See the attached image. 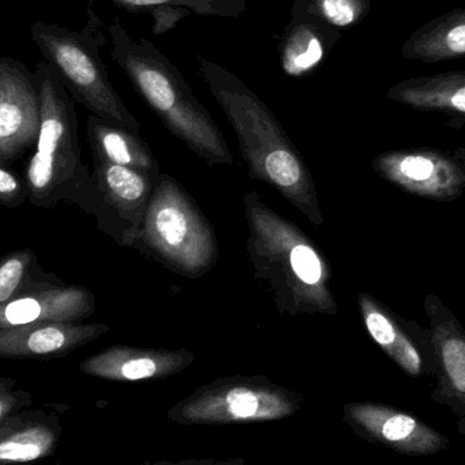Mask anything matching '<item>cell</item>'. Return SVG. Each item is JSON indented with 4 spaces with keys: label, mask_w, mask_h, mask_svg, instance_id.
Instances as JSON below:
<instances>
[{
    "label": "cell",
    "mask_w": 465,
    "mask_h": 465,
    "mask_svg": "<svg viewBox=\"0 0 465 465\" xmlns=\"http://www.w3.org/2000/svg\"><path fill=\"white\" fill-rule=\"evenodd\" d=\"M196 60L199 74L237 135L249 176L278 191L320 228L324 220L313 176L273 112L228 68L206 57Z\"/></svg>",
    "instance_id": "cell-1"
},
{
    "label": "cell",
    "mask_w": 465,
    "mask_h": 465,
    "mask_svg": "<svg viewBox=\"0 0 465 465\" xmlns=\"http://www.w3.org/2000/svg\"><path fill=\"white\" fill-rule=\"evenodd\" d=\"M248 238L246 253L254 278L268 284L279 313L338 314L330 262L302 229L262 203L256 191L242 199Z\"/></svg>",
    "instance_id": "cell-2"
},
{
    "label": "cell",
    "mask_w": 465,
    "mask_h": 465,
    "mask_svg": "<svg viewBox=\"0 0 465 465\" xmlns=\"http://www.w3.org/2000/svg\"><path fill=\"white\" fill-rule=\"evenodd\" d=\"M109 35L112 59L166 130L206 161L207 165H234L223 131L193 94L179 68L152 41L131 37L119 18L112 22Z\"/></svg>",
    "instance_id": "cell-3"
},
{
    "label": "cell",
    "mask_w": 465,
    "mask_h": 465,
    "mask_svg": "<svg viewBox=\"0 0 465 465\" xmlns=\"http://www.w3.org/2000/svg\"><path fill=\"white\" fill-rule=\"evenodd\" d=\"M33 78L40 100V131L25 166L27 201L45 210L71 203L95 215L100 199L92 172L82 161L75 101L48 63H37Z\"/></svg>",
    "instance_id": "cell-4"
},
{
    "label": "cell",
    "mask_w": 465,
    "mask_h": 465,
    "mask_svg": "<svg viewBox=\"0 0 465 465\" xmlns=\"http://www.w3.org/2000/svg\"><path fill=\"white\" fill-rule=\"evenodd\" d=\"M30 37L74 101L94 116L139 134L141 125L112 84L101 57L106 38L103 21L92 3L87 5L82 29L35 21Z\"/></svg>",
    "instance_id": "cell-5"
},
{
    "label": "cell",
    "mask_w": 465,
    "mask_h": 465,
    "mask_svg": "<svg viewBox=\"0 0 465 465\" xmlns=\"http://www.w3.org/2000/svg\"><path fill=\"white\" fill-rule=\"evenodd\" d=\"M133 249L185 278H202L217 264V235L193 196L169 174L155 182Z\"/></svg>",
    "instance_id": "cell-6"
},
{
    "label": "cell",
    "mask_w": 465,
    "mask_h": 465,
    "mask_svg": "<svg viewBox=\"0 0 465 465\" xmlns=\"http://www.w3.org/2000/svg\"><path fill=\"white\" fill-rule=\"evenodd\" d=\"M302 396L265 376H229L198 388L168 410L180 426L275 422L300 411Z\"/></svg>",
    "instance_id": "cell-7"
},
{
    "label": "cell",
    "mask_w": 465,
    "mask_h": 465,
    "mask_svg": "<svg viewBox=\"0 0 465 465\" xmlns=\"http://www.w3.org/2000/svg\"><path fill=\"white\" fill-rule=\"evenodd\" d=\"M371 166L385 182L417 198L450 203L465 193V165L444 150H390L377 155Z\"/></svg>",
    "instance_id": "cell-8"
},
{
    "label": "cell",
    "mask_w": 465,
    "mask_h": 465,
    "mask_svg": "<svg viewBox=\"0 0 465 465\" xmlns=\"http://www.w3.org/2000/svg\"><path fill=\"white\" fill-rule=\"evenodd\" d=\"M92 177L100 199L94 215L98 228L120 246L133 248L157 180L143 172L112 165L95 157Z\"/></svg>",
    "instance_id": "cell-9"
},
{
    "label": "cell",
    "mask_w": 465,
    "mask_h": 465,
    "mask_svg": "<svg viewBox=\"0 0 465 465\" xmlns=\"http://www.w3.org/2000/svg\"><path fill=\"white\" fill-rule=\"evenodd\" d=\"M343 420L361 439L404 456L437 455L450 440L415 415L377 401H351L343 406Z\"/></svg>",
    "instance_id": "cell-10"
},
{
    "label": "cell",
    "mask_w": 465,
    "mask_h": 465,
    "mask_svg": "<svg viewBox=\"0 0 465 465\" xmlns=\"http://www.w3.org/2000/svg\"><path fill=\"white\" fill-rule=\"evenodd\" d=\"M40 100L33 73L14 57H0V163L13 165L35 149Z\"/></svg>",
    "instance_id": "cell-11"
},
{
    "label": "cell",
    "mask_w": 465,
    "mask_h": 465,
    "mask_svg": "<svg viewBox=\"0 0 465 465\" xmlns=\"http://www.w3.org/2000/svg\"><path fill=\"white\" fill-rule=\"evenodd\" d=\"M358 306L371 338L407 376H434L436 362L430 328L403 319L369 292H360Z\"/></svg>",
    "instance_id": "cell-12"
},
{
    "label": "cell",
    "mask_w": 465,
    "mask_h": 465,
    "mask_svg": "<svg viewBox=\"0 0 465 465\" xmlns=\"http://www.w3.org/2000/svg\"><path fill=\"white\" fill-rule=\"evenodd\" d=\"M423 306L430 322L436 362L437 385L431 399L452 410L459 433L465 436V328L436 294H426Z\"/></svg>",
    "instance_id": "cell-13"
},
{
    "label": "cell",
    "mask_w": 465,
    "mask_h": 465,
    "mask_svg": "<svg viewBox=\"0 0 465 465\" xmlns=\"http://www.w3.org/2000/svg\"><path fill=\"white\" fill-rule=\"evenodd\" d=\"M193 362L195 355L187 349H142L117 344L82 361L79 371L109 381L138 382L174 376Z\"/></svg>",
    "instance_id": "cell-14"
},
{
    "label": "cell",
    "mask_w": 465,
    "mask_h": 465,
    "mask_svg": "<svg viewBox=\"0 0 465 465\" xmlns=\"http://www.w3.org/2000/svg\"><path fill=\"white\" fill-rule=\"evenodd\" d=\"M109 331L111 327L101 322L82 324L68 322H43L0 330V358L45 360L64 357Z\"/></svg>",
    "instance_id": "cell-15"
},
{
    "label": "cell",
    "mask_w": 465,
    "mask_h": 465,
    "mask_svg": "<svg viewBox=\"0 0 465 465\" xmlns=\"http://www.w3.org/2000/svg\"><path fill=\"white\" fill-rule=\"evenodd\" d=\"M341 30L322 21L306 7L305 0H294L290 22L279 41L282 71L290 78H305L313 74L341 40Z\"/></svg>",
    "instance_id": "cell-16"
},
{
    "label": "cell",
    "mask_w": 465,
    "mask_h": 465,
    "mask_svg": "<svg viewBox=\"0 0 465 465\" xmlns=\"http://www.w3.org/2000/svg\"><path fill=\"white\" fill-rule=\"evenodd\" d=\"M95 305L94 294L79 284L27 292L0 305V330L43 322H82L94 314Z\"/></svg>",
    "instance_id": "cell-17"
},
{
    "label": "cell",
    "mask_w": 465,
    "mask_h": 465,
    "mask_svg": "<svg viewBox=\"0 0 465 465\" xmlns=\"http://www.w3.org/2000/svg\"><path fill=\"white\" fill-rule=\"evenodd\" d=\"M54 412L25 409L0 423V465L33 463L54 455L62 437Z\"/></svg>",
    "instance_id": "cell-18"
},
{
    "label": "cell",
    "mask_w": 465,
    "mask_h": 465,
    "mask_svg": "<svg viewBox=\"0 0 465 465\" xmlns=\"http://www.w3.org/2000/svg\"><path fill=\"white\" fill-rule=\"evenodd\" d=\"M86 133L93 157L112 165L143 172L154 180L160 177V163L139 134L111 124L94 114L87 119Z\"/></svg>",
    "instance_id": "cell-19"
},
{
    "label": "cell",
    "mask_w": 465,
    "mask_h": 465,
    "mask_svg": "<svg viewBox=\"0 0 465 465\" xmlns=\"http://www.w3.org/2000/svg\"><path fill=\"white\" fill-rule=\"evenodd\" d=\"M396 103L418 111L433 112L465 119V74L404 82L388 92Z\"/></svg>",
    "instance_id": "cell-20"
},
{
    "label": "cell",
    "mask_w": 465,
    "mask_h": 465,
    "mask_svg": "<svg viewBox=\"0 0 465 465\" xmlns=\"http://www.w3.org/2000/svg\"><path fill=\"white\" fill-rule=\"evenodd\" d=\"M65 284L64 281L41 268L35 252L30 248L0 257V305L27 294Z\"/></svg>",
    "instance_id": "cell-21"
},
{
    "label": "cell",
    "mask_w": 465,
    "mask_h": 465,
    "mask_svg": "<svg viewBox=\"0 0 465 465\" xmlns=\"http://www.w3.org/2000/svg\"><path fill=\"white\" fill-rule=\"evenodd\" d=\"M94 0H89L93 3ZM128 13H149L161 5L185 7L196 15L238 18L245 11V0H108Z\"/></svg>",
    "instance_id": "cell-22"
},
{
    "label": "cell",
    "mask_w": 465,
    "mask_h": 465,
    "mask_svg": "<svg viewBox=\"0 0 465 465\" xmlns=\"http://www.w3.org/2000/svg\"><path fill=\"white\" fill-rule=\"evenodd\" d=\"M306 7L336 29L358 24L368 13V0H305Z\"/></svg>",
    "instance_id": "cell-23"
},
{
    "label": "cell",
    "mask_w": 465,
    "mask_h": 465,
    "mask_svg": "<svg viewBox=\"0 0 465 465\" xmlns=\"http://www.w3.org/2000/svg\"><path fill=\"white\" fill-rule=\"evenodd\" d=\"M15 387V380L0 377V423L10 415L32 407V393L24 390H16Z\"/></svg>",
    "instance_id": "cell-24"
},
{
    "label": "cell",
    "mask_w": 465,
    "mask_h": 465,
    "mask_svg": "<svg viewBox=\"0 0 465 465\" xmlns=\"http://www.w3.org/2000/svg\"><path fill=\"white\" fill-rule=\"evenodd\" d=\"M27 201L24 177L16 176L8 166L0 163V204L18 209Z\"/></svg>",
    "instance_id": "cell-25"
},
{
    "label": "cell",
    "mask_w": 465,
    "mask_h": 465,
    "mask_svg": "<svg viewBox=\"0 0 465 465\" xmlns=\"http://www.w3.org/2000/svg\"><path fill=\"white\" fill-rule=\"evenodd\" d=\"M153 16L152 33L155 35H165L174 29L177 24L187 18L191 13L188 8L177 7V5H161L150 11Z\"/></svg>",
    "instance_id": "cell-26"
},
{
    "label": "cell",
    "mask_w": 465,
    "mask_h": 465,
    "mask_svg": "<svg viewBox=\"0 0 465 465\" xmlns=\"http://www.w3.org/2000/svg\"><path fill=\"white\" fill-rule=\"evenodd\" d=\"M141 465H246L242 458L225 459V460H218V459H184V460H157L146 461Z\"/></svg>",
    "instance_id": "cell-27"
},
{
    "label": "cell",
    "mask_w": 465,
    "mask_h": 465,
    "mask_svg": "<svg viewBox=\"0 0 465 465\" xmlns=\"http://www.w3.org/2000/svg\"><path fill=\"white\" fill-rule=\"evenodd\" d=\"M445 44L453 54H465V24L452 27L445 38Z\"/></svg>",
    "instance_id": "cell-28"
},
{
    "label": "cell",
    "mask_w": 465,
    "mask_h": 465,
    "mask_svg": "<svg viewBox=\"0 0 465 465\" xmlns=\"http://www.w3.org/2000/svg\"><path fill=\"white\" fill-rule=\"evenodd\" d=\"M453 154H455V157L458 158V160H460L465 165V146L458 147V149L453 152Z\"/></svg>",
    "instance_id": "cell-29"
}]
</instances>
